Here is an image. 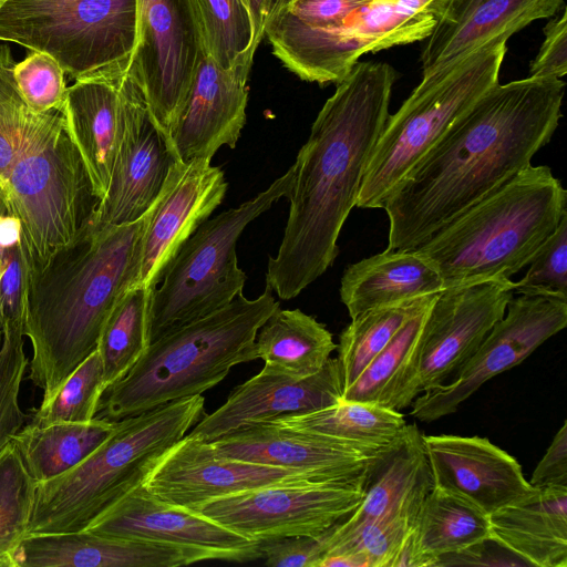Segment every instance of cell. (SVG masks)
Segmentation results:
<instances>
[{"instance_id": "1", "label": "cell", "mask_w": 567, "mask_h": 567, "mask_svg": "<svg viewBox=\"0 0 567 567\" xmlns=\"http://www.w3.org/2000/svg\"><path fill=\"white\" fill-rule=\"evenodd\" d=\"M565 82L532 78L486 91L386 199L388 250L437 229L532 164L561 117Z\"/></svg>"}, {"instance_id": "2", "label": "cell", "mask_w": 567, "mask_h": 567, "mask_svg": "<svg viewBox=\"0 0 567 567\" xmlns=\"http://www.w3.org/2000/svg\"><path fill=\"white\" fill-rule=\"evenodd\" d=\"M395 80L385 62H358L313 121L292 164L288 219L267 266L266 285L281 299L297 297L334 262L341 228L390 115Z\"/></svg>"}, {"instance_id": "3", "label": "cell", "mask_w": 567, "mask_h": 567, "mask_svg": "<svg viewBox=\"0 0 567 567\" xmlns=\"http://www.w3.org/2000/svg\"><path fill=\"white\" fill-rule=\"evenodd\" d=\"M145 220L101 230L89 225L44 260L25 258L28 378L42 390L41 403L96 350L115 303L136 286Z\"/></svg>"}, {"instance_id": "4", "label": "cell", "mask_w": 567, "mask_h": 567, "mask_svg": "<svg viewBox=\"0 0 567 567\" xmlns=\"http://www.w3.org/2000/svg\"><path fill=\"white\" fill-rule=\"evenodd\" d=\"M14 64L11 47L0 41V188L21 241L38 252L72 239L100 199L64 105L33 111L18 90Z\"/></svg>"}, {"instance_id": "5", "label": "cell", "mask_w": 567, "mask_h": 567, "mask_svg": "<svg viewBox=\"0 0 567 567\" xmlns=\"http://www.w3.org/2000/svg\"><path fill=\"white\" fill-rule=\"evenodd\" d=\"M567 192L546 165L532 164L416 247L443 287L511 279L529 265L567 215Z\"/></svg>"}, {"instance_id": "6", "label": "cell", "mask_w": 567, "mask_h": 567, "mask_svg": "<svg viewBox=\"0 0 567 567\" xmlns=\"http://www.w3.org/2000/svg\"><path fill=\"white\" fill-rule=\"evenodd\" d=\"M266 285L255 299L230 303L151 342L130 371L103 391L96 419L120 421L166 403L202 395L234 365L256 360L255 338L280 307Z\"/></svg>"}, {"instance_id": "7", "label": "cell", "mask_w": 567, "mask_h": 567, "mask_svg": "<svg viewBox=\"0 0 567 567\" xmlns=\"http://www.w3.org/2000/svg\"><path fill=\"white\" fill-rule=\"evenodd\" d=\"M202 395L117 421L112 434L68 472L35 484L27 536L78 532L143 485L161 457L205 413Z\"/></svg>"}, {"instance_id": "8", "label": "cell", "mask_w": 567, "mask_h": 567, "mask_svg": "<svg viewBox=\"0 0 567 567\" xmlns=\"http://www.w3.org/2000/svg\"><path fill=\"white\" fill-rule=\"evenodd\" d=\"M506 42L486 44L442 79L416 85L401 107L389 115L363 174L355 207L383 208L454 122L498 83Z\"/></svg>"}, {"instance_id": "9", "label": "cell", "mask_w": 567, "mask_h": 567, "mask_svg": "<svg viewBox=\"0 0 567 567\" xmlns=\"http://www.w3.org/2000/svg\"><path fill=\"white\" fill-rule=\"evenodd\" d=\"M293 178L291 165L255 197L206 219L182 244L151 291L148 344L221 309L243 293L247 277L238 266V238L249 223L289 196Z\"/></svg>"}, {"instance_id": "10", "label": "cell", "mask_w": 567, "mask_h": 567, "mask_svg": "<svg viewBox=\"0 0 567 567\" xmlns=\"http://www.w3.org/2000/svg\"><path fill=\"white\" fill-rule=\"evenodd\" d=\"M138 0H2L0 41L50 54L74 81L128 70Z\"/></svg>"}, {"instance_id": "11", "label": "cell", "mask_w": 567, "mask_h": 567, "mask_svg": "<svg viewBox=\"0 0 567 567\" xmlns=\"http://www.w3.org/2000/svg\"><path fill=\"white\" fill-rule=\"evenodd\" d=\"M435 13L436 0H373L337 25H268L265 35L274 54L300 79L338 84L363 54L427 38Z\"/></svg>"}, {"instance_id": "12", "label": "cell", "mask_w": 567, "mask_h": 567, "mask_svg": "<svg viewBox=\"0 0 567 567\" xmlns=\"http://www.w3.org/2000/svg\"><path fill=\"white\" fill-rule=\"evenodd\" d=\"M513 293L512 279L481 280L440 291L391 409L403 410L420 394L451 380L505 315Z\"/></svg>"}, {"instance_id": "13", "label": "cell", "mask_w": 567, "mask_h": 567, "mask_svg": "<svg viewBox=\"0 0 567 567\" xmlns=\"http://www.w3.org/2000/svg\"><path fill=\"white\" fill-rule=\"evenodd\" d=\"M205 53L195 0H138L137 40L127 72L167 133Z\"/></svg>"}, {"instance_id": "14", "label": "cell", "mask_w": 567, "mask_h": 567, "mask_svg": "<svg viewBox=\"0 0 567 567\" xmlns=\"http://www.w3.org/2000/svg\"><path fill=\"white\" fill-rule=\"evenodd\" d=\"M474 354L446 383L413 401L410 414L432 422L460 405L494 377L523 362L567 324V296L518 293Z\"/></svg>"}, {"instance_id": "15", "label": "cell", "mask_w": 567, "mask_h": 567, "mask_svg": "<svg viewBox=\"0 0 567 567\" xmlns=\"http://www.w3.org/2000/svg\"><path fill=\"white\" fill-rule=\"evenodd\" d=\"M363 480L275 485L212 499L195 512L254 542L313 536L349 516Z\"/></svg>"}, {"instance_id": "16", "label": "cell", "mask_w": 567, "mask_h": 567, "mask_svg": "<svg viewBox=\"0 0 567 567\" xmlns=\"http://www.w3.org/2000/svg\"><path fill=\"white\" fill-rule=\"evenodd\" d=\"M124 125L105 195L90 227L101 230L137 221L158 199L181 162L169 134L154 118L126 71L122 78Z\"/></svg>"}, {"instance_id": "17", "label": "cell", "mask_w": 567, "mask_h": 567, "mask_svg": "<svg viewBox=\"0 0 567 567\" xmlns=\"http://www.w3.org/2000/svg\"><path fill=\"white\" fill-rule=\"evenodd\" d=\"M323 483L307 473L217 454L187 434L157 462L143 487L154 497L196 511L212 499L275 485Z\"/></svg>"}, {"instance_id": "18", "label": "cell", "mask_w": 567, "mask_h": 567, "mask_svg": "<svg viewBox=\"0 0 567 567\" xmlns=\"http://www.w3.org/2000/svg\"><path fill=\"white\" fill-rule=\"evenodd\" d=\"M86 530L105 537L175 545L205 560L244 563L261 558L258 542L198 512L165 503L142 485L95 519Z\"/></svg>"}, {"instance_id": "19", "label": "cell", "mask_w": 567, "mask_h": 567, "mask_svg": "<svg viewBox=\"0 0 567 567\" xmlns=\"http://www.w3.org/2000/svg\"><path fill=\"white\" fill-rule=\"evenodd\" d=\"M210 161L181 163L147 212L136 286L153 290L182 244L221 204L228 184Z\"/></svg>"}, {"instance_id": "20", "label": "cell", "mask_w": 567, "mask_h": 567, "mask_svg": "<svg viewBox=\"0 0 567 567\" xmlns=\"http://www.w3.org/2000/svg\"><path fill=\"white\" fill-rule=\"evenodd\" d=\"M563 0H436V22L421 54L422 80L431 84L471 53L508 40L530 22L550 18Z\"/></svg>"}, {"instance_id": "21", "label": "cell", "mask_w": 567, "mask_h": 567, "mask_svg": "<svg viewBox=\"0 0 567 567\" xmlns=\"http://www.w3.org/2000/svg\"><path fill=\"white\" fill-rule=\"evenodd\" d=\"M423 443L433 486L466 497L487 515L539 491L525 478L516 458L486 437L423 434Z\"/></svg>"}, {"instance_id": "22", "label": "cell", "mask_w": 567, "mask_h": 567, "mask_svg": "<svg viewBox=\"0 0 567 567\" xmlns=\"http://www.w3.org/2000/svg\"><path fill=\"white\" fill-rule=\"evenodd\" d=\"M208 443L221 456L296 470L319 482L361 481L378 454L269 421L240 427Z\"/></svg>"}, {"instance_id": "23", "label": "cell", "mask_w": 567, "mask_h": 567, "mask_svg": "<svg viewBox=\"0 0 567 567\" xmlns=\"http://www.w3.org/2000/svg\"><path fill=\"white\" fill-rule=\"evenodd\" d=\"M342 379L337 358H330L316 374L303 379L262 368L234 388L226 402L205 414L188 436L210 442L240 427L285 414L320 410L341 401Z\"/></svg>"}, {"instance_id": "24", "label": "cell", "mask_w": 567, "mask_h": 567, "mask_svg": "<svg viewBox=\"0 0 567 567\" xmlns=\"http://www.w3.org/2000/svg\"><path fill=\"white\" fill-rule=\"evenodd\" d=\"M251 64L219 68L206 53L168 134L183 163L208 158L221 146L235 148L246 123Z\"/></svg>"}, {"instance_id": "25", "label": "cell", "mask_w": 567, "mask_h": 567, "mask_svg": "<svg viewBox=\"0 0 567 567\" xmlns=\"http://www.w3.org/2000/svg\"><path fill=\"white\" fill-rule=\"evenodd\" d=\"M432 487L423 434L415 424H405L373 457L363 478L362 501L331 527L328 551L380 519L408 516L416 520Z\"/></svg>"}, {"instance_id": "26", "label": "cell", "mask_w": 567, "mask_h": 567, "mask_svg": "<svg viewBox=\"0 0 567 567\" xmlns=\"http://www.w3.org/2000/svg\"><path fill=\"white\" fill-rule=\"evenodd\" d=\"M203 557L182 547L140 539L105 537L86 529L25 536L13 567H178Z\"/></svg>"}, {"instance_id": "27", "label": "cell", "mask_w": 567, "mask_h": 567, "mask_svg": "<svg viewBox=\"0 0 567 567\" xmlns=\"http://www.w3.org/2000/svg\"><path fill=\"white\" fill-rule=\"evenodd\" d=\"M125 72L78 79L65 94L66 123L100 200L109 186L124 125L122 78Z\"/></svg>"}, {"instance_id": "28", "label": "cell", "mask_w": 567, "mask_h": 567, "mask_svg": "<svg viewBox=\"0 0 567 567\" xmlns=\"http://www.w3.org/2000/svg\"><path fill=\"white\" fill-rule=\"evenodd\" d=\"M443 289L437 269L417 249H385L346 268L340 298L350 318H354L371 309L436 295Z\"/></svg>"}, {"instance_id": "29", "label": "cell", "mask_w": 567, "mask_h": 567, "mask_svg": "<svg viewBox=\"0 0 567 567\" xmlns=\"http://www.w3.org/2000/svg\"><path fill=\"white\" fill-rule=\"evenodd\" d=\"M492 538L533 567H567V487L547 486L489 515Z\"/></svg>"}, {"instance_id": "30", "label": "cell", "mask_w": 567, "mask_h": 567, "mask_svg": "<svg viewBox=\"0 0 567 567\" xmlns=\"http://www.w3.org/2000/svg\"><path fill=\"white\" fill-rule=\"evenodd\" d=\"M489 538V515L466 497L433 486L421 505L412 535L414 567L435 566L439 558Z\"/></svg>"}, {"instance_id": "31", "label": "cell", "mask_w": 567, "mask_h": 567, "mask_svg": "<svg viewBox=\"0 0 567 567\" xmlns=\"http://www.w3.org/2000/svg\"><path fill=\"white\" fill-rule=\"evenodd\" d=\"M337 349L331 332L300 309L277 308L258 329L256 359L265 368L303 379L318 373Z\"/></svg>"}, {"instance_id": "32", "label": "cell", "mask_w": 567, "mask_h": 567, "mask_svg": "<svg viewBox=\"0 0 567 567\" xmlns=\"http://www.w3.org/2000/svg\"><path fill=\"white\" fill-rule=\"evenodd\" d=\"M117 421L24 425L13 437L23 464L35 481L56 477L89 456L115 430Z\"/></svg>"}, {"instance_id": "33", "label": "cell", "mask_w": 567, "mask_h": 567, "mask_svg": "<svg viewBox=\"0 0 567 567\" xmlns=\"http://www.w3.org/2000/svg\"><path fill=\"white\" fill-rule=\"evenodd\" d=\"M268 421L326 436L372 454L390 444L406 424L399 411L347 400L320 410L285 414Z\"/></svg>"}, {"instance_id": "34", "label": "cell", "mask_w": 567, "mask_h": 567, "mask_svg": "<svg viewBox=\"0 0 567 567\" xmlns=\"http://www.w3.org/2000/svg\"><path fill=\"white\" fill-rule=\"evenodd\" d=\"M277 0H195L206 54L221 69L251 64Z\"/></svg>"}, {"instance_id": "35", "label": "cell", "mask_w": 567, "mask_h": 567, "mask_svg": "<svg viewBox=\"0 0 567 567\" xmlns=\"http://www.w3.org/2000/svg\"><path fill=\"white\" fill-rule=\"evenodd\" d=\"M150 289L128 288L109 315L97 342L105 389L123 378L148 346Z\"/></svg>"}, {"instance_id": "36", "label": "cell", "mask_w": 567, "mask_h": 567, "mask_svg": "<svg viewBox=\"0 0 567 567\" xmlns=\"http://www.w3.org/2000/svg\"><path fill=\"white\" fill-rule=\"evenodd\" d=\"M436 295L371 309L351 318L337 346L343 390L359 378L402 326Z\"/></svg>"}, {"instance_id": "37", "label": "cell", "mask_w": 567, "mask_h": 567, "mask_svg": "<svg viewBox=\"0 0 567 567\" xmlns=\"http://www.w3.org/2000/svg\"><path fill=\"white\" fill-rule=\"evenodd\" d=\"M435 297L402 326L359 378L343 390L341 400L391 409L394 395L413 360L424 320Z\"/></svg>"}, {"instance_id": "38", "label": "cell", "mask_w": 567, "mask_h": 567, "mask_svg": "<svg viewBox=\"0 0 567 567\" xmlns=\"http://www.w3.org/2000/svg\"><path fill=\"white\" fill-rule=\"evenodd\" d=\"M35 484L11 441L0 451V567H13V555L27 536Z\"/></svg>"}, {"instance_id": "39", "label": "cell", "mask_w": 567, "mask_h": 567, "mask_svg": "<svg viewBox=\"0 0 567 567\" xmlns=\"http://www.w3.org/2000/svg\"><path fill=\"white\" fill-rule=\"evenodd\" d=\"M105 390L103 365L97 350L93 351L31 416L30 424L48 425L60 422H90Z\"/></svg>"}, {"instance_id": "40", "label": "cell", "mask_w": 567, "mask_h": 567, "mask_svg": "<svg viewBox=\"0 0 567 567\" xmlns=\"http://www.w3.org/2000/svg\"><path fill=\"white\" fill-rule=\"evenodd\" d=\"M24 323L6 324L0 342V451L24 426L19 393L29 359L24 352Z\"/></svg>"}, {"instance_id": "41", "label": "cell", "mask_w": 567, "mask_h": 567, "mask_svg": "<svg viewBox=\"0 0 567 567\" xmlns=\"http://www.w3.org/2000/svg\"><path fill=\"white\" fill-rule=\"evenodd\" d=\"M64 75L56 60L40 51H30L13 68L18 90L35 112H47L64 105L68 89Z\"/></svg>"}, {"instance_id": "42", "label": "cell", "mask_w": 567, "mask_h": 567, "mask_svg": "<svg viewBox=\"0 0 567 567\" xmlns=\"http://www.w3.org/2000/svg\"><path fill=\"white\" fill-rule=\"evenodd\" d=\"M514 292L567 296V215L514 282Z\"/></svg>"}, {"instance_id": "43", "label": "cell", "mask_w": 567, "mask_h": 567, "mask_svg": "<svg viewBox=\"0 0 567 567\" xmlns=\"http://www.w3.org/2000/svg\"><path fill=\"white\" fill-rule=\"evenodd\" d=\"M0 334L8 323L25 321L27 264L20 239L0 249Z\"/></svg>"}, {"instance_id": "44", "label": "cell", "mask_w": 567, "mask_h": 567, "mask_svg": "<svg viewBox=\"0 0 567 567\" xmlns=\"http://www.w3.org/2000/svg\"><path fill=\"white\" fill-rule=\"evenodd\" d=\"M331 527L319 535L260 542L261 558L272 567H320L328 553Z\"/></svg>"}, {"instance_id": "45", "label": "cell", "mask_w": 567, "mask_h": 567, "mask_svg": "<svg viewBox=\"0 0 567 567\" xmlns=\"http://www.w3.org/2000/svg\"><path fill=\"white\" fill-rule=\"evenodd\" d=\"M545 40L529 68L532 78L561 79L567 72V11L544 28Z\"/></svg>"}, {"instance_id": "46", "label": "cell", "mask_w": 567, "mask_h": 567, "mask_svg": "<svg viewBox=\"0 0 567 567\" xmlns=\"http://www.w3.org/2000/svg\"><path fill=\"white\" fill-rule=\"evenodd\" d=\"M529 483L537 488L567 487V423L555 434L545 455L535 467Z\"/></svg>"}, {"instance_id": "47", "label": "cell", "mask_w": 567, "mask_h": 567, "mask_svg": "<svg viewBox=\"0 0 567 567\" xmlns=\"http://www.w3.org/2000/svg\"><path fill=\"white\" fill-rule=\"evenodd\" d=\"M9 216V213H8V207H7V203H6V198H4V195L0 188V220L8 217ZM10 217V216H9Z\"/></svg>"}, {"instance_id": "48", "label": "cell", "mask_w": 567, "mask_h": 567, "mask_svg": "<svg viewBox=\"0 0 567 567\" xmlns=\"http://www.w3.org/2000/svg\"><path fill=\"white\" fill-rule=\"evenodd\" d=\"M2 275H3V261H2V258L0 255V280H1Z\"/></svg>"}, {"instance_id": "49", "label": "cell", "mask_w": 567, "mask_h": 567, "mask_svg": "<svg viewBox=\"0 0 567 567\" xmlns=\"http://www.w3.org/2000/svg\"><path fill=\"white\" fill-rule=\"evenodd\" d=\"M390 1H398V0H390Z\"/></svg>"}, {"instance_id": "50", "label": "cell", "mask_w": 567, "mask_h": 567, "mask_svg": "<svg viewBox=\"0 0 567 567\" xmlns=\"http://www.w3.org/2000/svg\"><path fill=\"white\" fill-rule=\"evenodd\" d=\"M0 342H1V334H0Z\"/></svg>"}, {"instance_id": "51", "label": "cell", "mask_w": 567, "mask_h": 567, "mask_svg": "<svg viewBox=\"0 0 567 567\" xmlns=\"http://www.w3.org/2000/svg\"><path fill=\"white\" fill-rule=\"evenodd\" d=\"M2 2V0H0V3Z\"/></svg>"}]
</instances>
